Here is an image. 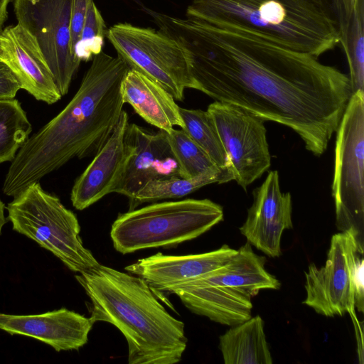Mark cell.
<instances>
[{
    "label": "cell",
    "instance_id": "6da1fadb",
    "mask_svg": "<svg viewBox=\"0 0 364 364\" xmlns=\"http://www.w3.org/2000/svg\"><path fill=\"white\" fill-rule=\"evenodd\" d=\"M154 17L186 50L195 90L291 129L316 156L326 151L353 94L348 75L245 32L188 17Z\"/></svg>",
    "mask_w": 364,
    "mask_h": 364
},
{
    "label": "cell",
    "instance_id": "7a4b0ae2",
    "mask_svg": "<svg viewBox=\"0 0 364 364\" xmlns=\"http://www.w3.org/2000/svg\"><path fill=\"white\" fill-rule=\"evenodd\" d=\"M93 57L69 103L18 151L4 178L5 195L15 196L73 158L96 154L112 133L123 111L120 87L129 67L103 51Z\"/></svg>",
    "mask_w": 364,
    "mask_h": 364
},
{
    "label": "cell",
    "instance_id": "3957f363",
    "mask_svg": "<svg viewBox=\"0 0 364 364\" xmlns=\"http://www.w3.org/2000/svg\"><path fill=\"white\" fill-rule=\"evenodd\" d=\"M90 299L94 323L117 327L129 364H174L187 346L184 323L173 317L141 277L99 264L75 275Z\"/></svg>",
    "mask_w": 364,
    "mask_h": 364
},
{
    "label": "cell",
    "instance_id": "277c9868",
    "mask_svg": "<svg viewBox=\"0 0 364 364\" xmlns=\"http://www.w3.org/2000/svg\"><path fill=\"white\" fill-rule=\"evenodd\" d=\"M186 16L316 58L340 41L336 0H193Z\"/></svg>",
    "mask_w": 364,
    "mask_h": 364
},
{
    "label": "cell",
    "instance_id": "5b68a950",
    "mask_svg": "<svg viewBox=\"0 0 364 364\" xmlns=\"http://www.w3.org/2000/svg\"><path fill=\"white\" fill-rule=\"evenodd\" d=\"M265 262L247 242L223 266L166 292L176 294L193 313L233 326L251 317L252 299L260 290L280 287Z\"/></svg>",
    "mask_w": 364,
    "mask_h": 364
},
{
    "label": "cell",
    "instance_id": "8992f818",
    "mask_svg": "<svg viewBox=\"0 0 364 364\" xmlns=\"http://www.w3.org/2000/svg\"><path fill=\"white\" fill-rule=\"evenodd\" d=\"M223 220L222 206L209 199L154 203L119 215L110 236L114 249L125 255L195 239Z\"/></svg>",
    "mask_w": 364,
    "mask_h": 364
},
{
    "label": "cell",
    "instance_id": "52a82bcc",
    "mask_svg": "<svg viewBox=\"0 0 364 364\" xmlns=\"http://www.w3.org/2000/svg\"><path fill=\"white\" fill-rule=\"evenodd\" d=\"M6 208L14 230L52 252L73 272L81 273L100 264L83 245L76 215L38 181L16 195Z\"/></svg>",
    "mask_w": 364,
    "mask_h": 364
},
{
    "label": "cell",
    "instance_id": "ba28073f",
    "mask_svg": "<svg viewBox=\"0 0 364 364\" xmlns=\"http://www.w3.org/2000/svg\"><path fill=\"white\" fill-rule=\"evenodd\" d=\"M363 248L353 230L332 236L324 266L311 263L305 272L306 296L303 304L317 314L332 317L363 311Z\"/></svg>",
    "mask_w": 364,
    "mask_h": 364
},
{
    "label": "cell",
    "instance_id": "9c48e42d",
    "mask_svg": "<svg viewBox=\"0 0 364 364\" xmlns=\"http://www.w3.org/2000/svg\"><path fill=\"white\" fill-rule=\"evenodd\" d=\"M332 196L338 230H353L363 248L364 91L352 94L336 132Z\"/></svg>",
    "mask_w": 364,
    "mask_h": 364
},
{
    "label": "cell",
    "instance_id": "30bf717a",
    "mask_svg": "<svg viewBox=\"0 0 364 364\" xmlns=\"http://www.w3.org/2000/svg\"><path fill=\"white\" fill-rule=\"evenodd\" d=\"M107 38L129 68L158 82L176 100H183L185 89H194L186 50L162 31L120 23L109 28Z\"/></svg>",
    "mask_w": 364,
    "mask_h": 364
},
{
    "label": "cell",
    "instance_id": "8fae6325",
    "mask_svg": "<svg viewBox=\"0 0 364 364\" xmlns=\"http://www.w3.org/2000/svg\"><path fill=\"white\" fill-rule=\"evenodd\" d=\"M72 0H14L18 23L36 40L63 96L68 92L80 60L70 48Z\"/></svg>",
    "mask_w": 364,
    "mask_h": 364
},
{
    "label": "cell",
    "instance_id": "7c38bea8",
    "mask_svg": "<svg viewBox=\"0 0 364 364\" xmlns=\"http://www.w3.org/2000/svg\"><path fill=\"white\" fill-rule=\"evenodd\" d=\"M207 111L230 161L234 180L246 191L271 166L264 121L218 101L210 104Z\"/></svg>",
    "mask_w": 364,
    "mask_h": 364
},
{
    "label": "cell",
    "instance_id": "4fadbf2b",
    "mask_svg": "<svg viewBox=\"0 0 364 364\" xmlns=\"http://www.w3.org/2000/svg\"><path fill=\"white\" fill-rule=\"evenodd\" d=\"M252 193V205L240 231L250 245L266 255L279 257L282 235L293 227L291 194L281 191L277 171H269Z\"/></svg>",
    "mask_w": 364,
    "mask_h": 364
},
{
    "label": "cell",
    "instance_id": "5bb4252c",
    "mask_svg": "<svg viewBox=\"0 0 364 364\" xmlns=\"http://www.w3.org/2000/svg\"><path fill=\"white\" fill-rule=\"evenodd\" d=\"M125 141L129 158L123 176L114 193L133 200L147 183L178 175V166L171 151L167 132L149 131L129 124Z\"/></svg>",
    "mask_w": 364,
    "mask_h": 364
},
{
    "label": "cell",
    "instance_id": "9a60e30c",
    "mask_svg": "<svg viewBox=\"0 0 364 364\" xmlns=\"http://www.w3.org/2000/svg\"><path fill=\"white\" fill-rule=\"evenodd\" d=\"M0 60L18 80L21 89L48 105L61 95L36 38L22 26H9L0 31Z\"/></svg>",
    "mask_w": 364,
    "mask_h": 364
},
{
    "label": "cell",
    "instance_id": "2e32d148",
    "mask_svg": "<svg viewBox=\"0 0 364 364\" xmlns=\"http://www.w3.org/2000/svg\"><path fill=\"white\" fill-rule=\"evenodd\" d=\"M129 116L122 111L112 133L75 181L70 195L75 208L84 210L110 193L122 179L129 158L125 134Z\"/></svg>",
    "mask_w": 364,
    "mask_h": 364
},
{
    "label": "cell",
    "instance_id": "e0dca14e",
    "mask_svg": "<svg viewBox=\"0 0 364 364\" xmlns=\"http://www.w3.org/2000/svg\"><path fill=\"white\" fill-rule=\"evenodd\" d=\"M94 323L90 317L65 308L33 315L0 313L1 330L36 338L58 352L85 346Z\"/></svg>",
    "mask_w": 364,
    "mask_h": 364
},
{
    "label": "cell",
    "instance_id": "ac0fdd59",
    "mask_svg": "<svg viewBox=\"0 0 364 364\" xmlns=\"http://www.w3.org/2000/svg\"><path fill=\"white\" fill-rule=\"evenodd\" d=\"M236 252L227 245L202 254L167 255L159 252L140 259L124 269L144 279L154 292H162L223 266Z\"/></svg>",
    "mask_w": 364,
    "mask_h": 364
},
{
    "label": "cell",
    "instance_id": "d6986e66",
    "mask_svg": "<svg viewBox=\"0 0 364 364\" xmlns=\"http://www.w3.org/2000/svg\"><path fill=\"white\" fill-rule=\"evenodd\" d=\"M120 90L124 103L130 105L147 123L167 133L175 126L183 128L176 100L152 79L129 68Z\"/></svg>",
    "mask_w": 364,
    "mask_h": 364
},
{
    "label": "cell",
    "instance_id": "ffe728a7",
    "mask_svg": "<svg viewBox=\"0 0 364 364\" xmlns=\"http://www.w3.org/2000/svg\"><path fill=\"white\" fill-rule=\"evenodd\" d=\"M225 364H272V358L259 316L232 326L220 337Z\"/></svg>",
    "mask_w": 364,
    "mask_h": 364
},
{
    "label": "cell",
    "instance_id": "44dd1931",
    "mask_svg": "<svg viewBox=\"0 0 364 364\" xmlns=\"http://www.w3.org/2000/svg\"><path fill=\"white\" fill-rule=\"evenodd\" d=\"M337 9L339 43H341L347 58L352 91L353 93L364 91V0H356L348 17L338 6Z\"/></svg>",
    "mask_w": 364,
    "mask_h": 364
},
{
    "label": "cell",
    "instance_id": "7402d4cb",
    "mask_svg": "<svg viewBox=\"0 0 364 364\" xmlns=\"http://www.w3.org/2000/svg\"><path fill=\"white\" fill-rule=\"evenodd\" d=\"M232 181L223 172H210L192 178L172 176L147 183L129 202V210L149 202L180 198L211 183H224Z\"/></svg>",
    "mask_w": 364,
    "mask_h": 364
},
{
    "label": "cell",
    "instance_id": "603a6c76",
    "mask_svg": "<svg viewBox=\"0 0 364 364\" xmlns=\"http://www.w3.org/2000/svg\"><path fill=\"white\" fill-rule=\"evenodd\" d=\"M186 133L209 156L215 164L234 180L229 158L208 112L179 108Z\"/></svg>",
    "mask_w": 364,
    "mask_h": 364
},
{
    "label": "cell",
    "instance_id": "cb8c5ba5",
    "mask_svg": "<svg viewBox=\"0 0 364 364\" xmlns=\"http://www.w3.org/2000/svg\"><path fill=\"white\" fill-rule=\"evenodd\" d=\"M32 132L18 100H0V164L12 161Z\"/></svg>",
    "mask_w": 364,
    "mask_h": 364
},
{
    "label": "cell",
    "instance_id": "d4e9b609",
    "mask_svg": "<svg viewBox=\"0 0 364 364\" xmlns=\"http://www.w3.org/2000/svg\"><path fill=\"white\" fill-rule=\"evenodd\" d=\"M167 136L178 166L179 176L192 178L206 173L223 172L183 129L173 128L167 133Z\"/></svg>",
    "mask_w": 364,
    "mask_h": 364
},
{
    "label": "cell",
    "instance_id": "484cf974",
    "mask_svg": "<svg viewBox=\"0 0 364 364\" xmlns=\"http://www.w3.org/2000/svg\"><path fill=\"white\" fill-rule=\"evenodd\" d=\"M105 23L94 0H90L86 12L80 41L75 48V55L80 61H87L102 51Z\"/></svg>",
    "mask_w": 364,
    "mask_h": 364
},
{
    "label": "cell",
    "instance_id": "4316f807",
    "mask_svg": "<svg viewBox=\"0 0 364 364\" xmlns=\"http://www.w3.org/2000/svg\"><path fill=\"white\" fill-rule=\"evenodd\" d=\"M90 1V0H72L71 1L70 23V48L73 54L75 57V48L80 38Z\"/></svg>",
    "mask_w": 364,
    "mask_h": 364
},
{
    "label": "cell",
    "instance_id": "83f0119b",
    "mask_svg": "<svg viewBox=\"0 0 364 364\" xmlns=\"http://www.w3.org/2000/svg\"><path fill=\"white\" fill-rule=\"evenodd\" d=\"M21 89L16 76L9 67L0 60V100L13 99Z\"/></svg>",
    "mask_w": 364,
    "mask_h": 364
},
{
    "label": "cell",
    "instance_id": "f1b7e54d",
    "mask_svg": "<svg viewBox=\"0 0 364 364\" xmlns=\"http://www.w3.org/2000/svg\"><path fill=\"white\" fill-rule=\"evenodd\" d=\"M337 6L346 16H350L355 5L356 0H336Z\"/></svg>",
    "mask_w": 364,
    "mask_h": 364
},
{
    "label": "cell",
    "instance_id": "f546056e",
    "mask_svg": "<svg viewBox=\"0 0 364 364\" xmlns=\"http://www.w3.org/2000/svg\"><path fill=\"white\" fill-rule=\"evenodd\" d=\"M11 0H0V31L8 18V5Z\"/></svg>",
    "mask_w": 364,
    "mask_h": 364
},
{
    "label": "cell",
    "instance_id": "4dcf8cb0",
    "mask_svg": "<svg viewBox=\"0 0 364 364\" xmlns=\"http://www.w3.org/2000/svg\"><path fill=\"white\" fill-rule=\"evenodd\" d=\"M5 205L0 199V235L4 225L6 223V218L4 215Z\"/></svg>",
    "mask_w": 364,
    "mask_h": 364
}]
</instances>
